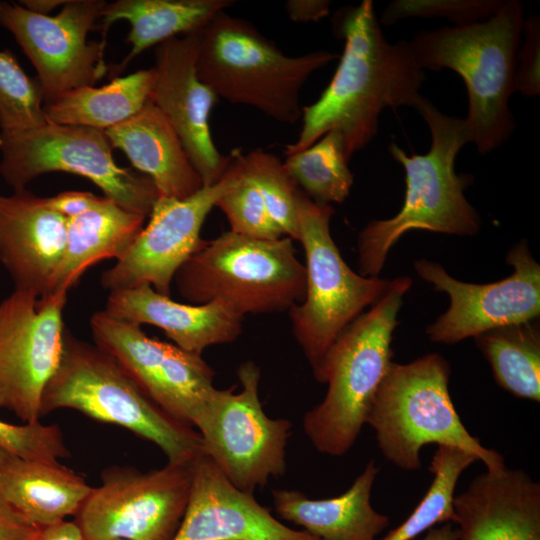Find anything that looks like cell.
<instances>
[{"label": "cell", "mask_w": 540, "mask_h": 540, "mask_svg": "<svg viewBox=\"0 0 540 540\" xmlns=\"http://www.w3.org/2000/svg\"><path fill=\"white\" fill-rule=\"evenodd\" d=\"M336 28L345 41L338 67L320 97L302 108V127L286 156L336 130L350 159L373 140L385 109L414 107L421 96L425 75L409 41H387L371 0L343 10Z\"/></svg>", "instance_id": "6da1fadb"}, {"label": "cell", "mask_w": 540, "mask_h": 540, "mask_svg": "<svg viewBox=\"0 0 540 540\" xmlns=\"http://www.w3.org/2000/svg\"><path fill=\"white\" fill-rule=\"evenodd\" d=\"M413 108L429 127L431 145L425 154L408 155L389 144L391 157L405 170L404 202L392 218L373 220L360 231L358 267L365 277H378L389 250L408 231L472 236L480 230V217L464 194L470 180L455 171L458 152L471 143L465 119L442 113L422 95Z\"/></svg>", "instance_id": "7a4b0ae2"}, {"label": "cell", "mask_w": 540, "mask_h": 540, "mask_svg": "<svg viewBox=\"0 0 540 540\" xmlns=\"http://www.w3.org/2000/svg\"><path fill=\"white\" fill-rule=\"evenodd\" d=\"M524 19L522 2L504 0L487 20L422 30L409 41L423 71L446 68L463 79L468 94L465 121L480 154L498 149L515 130L509 100L515 92Z\"/></svg>", "instance_id": "3957f363"}, {"label": "cell", "mask_w": 540, "mask_h": 540, "mask_svg": "<svg viewBox=\"0 0 540 540\" xmlns=\"http://www.w3.org/2000/svg\"><path fill=\"white\" fill-rule=\"evenodd\" d=\"M412 280L390 281L383 296L358 316L330 348L316 380L327 392L303 419L313 446L331 456L346 454L356 442L375 395L392 364L397 316Z\"/></svg>", "instance_id": "277c9868"}, {"label": "cell", "mask_w": 540, "mask_h": 540, "mask_svg": "<svg viewBox=\"0 0 540 540\" xmlns=\"http://www.w3.org/2000/svg\"><path fill=\"white\" fill-rule=\"evenodd\" d=\"M64 408L128 429L158 446L169 463L204 454L194 427L159 407L110 354L66 328L59 365L43 391L41 416Z\"/></svg>", "instance_id": "5b68a950"}, {"label": "cell", "mask_w": 540, "mask_h": 540, "mask_svg": "<svg viewBox=\"0 0 540 540\" xmlns=\"http://www.w3.org/2000/svg\"><path fill=\"white\" fill-rule=\"evenodd\" d=\"M198 37L197 75L218 98L286 124L301 119L299 94L307 79L338 57L325 50L285 55L249 22L225 11Z\"/></svg>", "instance_id": "8992f818"}, {"label": "cell", "mask_w": 540, "mask_h": 540, "mask_svg": "<svg viewBox=\"0 0 540 540\" xmlns=\"http://www.w3.org/2000/svg\"><path fill=\"white\" fill-rule=\"evenodd\" d=\"M449 377V363L437 353L406 364L392 362L366 417L383 456L403 470H420L422 447L435 443L471 453L487 471L505 468L503 456L484 447L462 423Z\"/></svg>", "instance_id": "52a82bcc"}, {"label": "cell", "mask_w": 540, "mask_h": 540, "mask_svg": "<svg viewBox=\"0 0 540 540\" xmlns=\"http://www.w3.org/2000/svg\"><path fill=\"white\" fill-rule=\"evenodd\" d=\"M189 304L220 302L236 313L290 310L306 291V268L293 240L258 239L227 231L205 241L174 281Z\"/></svg>", "instance_id": "ba28073f"}, {"label": "cell", "mask_w": 540, "mask_h": 540, "mask_svg": "<svg viewBox=\"0 0 540 540\" xmlns=\"http://www.w3.org/2000/svg\"><path fill=\"white\" fill-rule=\"evenodd\" d=\"M331 205L319 204L303 192L298 207V241L306 259V291L293 306V334L316 378L339 335L364 309L376 303L390 281L354 272L342 258L330 231Z\"/></svg>", "instance_id": "9c48e42d"}, {"label": "cell", "mask_w": 540, "mask_h": 540, "mask_svg": "<svg viewBox=\"0 0 540 540\" xmlns=\"http://www.w3.org/2000/svg\"><path fill=\"white\" fill-rule=\"evenodd\" d=\"M103 130L45 123L0 132V175L13 190L24 189L49 172L85 177L127 211L148 217L158 199L152 180L117 165Z\"/></svg>", "instance_id": "30bf717a"}, {"label": "cell", "mask_w": 540, "mask_h": 540, "mask_svg": "<svg viewBox=\"0 0 540 540\" xmlns=\"http://www.w3.org/2000/svg\"><path fill=\"white\" fill-rule=\"evenodd\" d=\"M241 391L216 389L195 416L203 451L239 490L253 494L271 477L286 470L291 423L264 412L259 395V367L252 361L238 367Z\"/></svg>", "instance_id": "8fae6325"}, {"label": "cell", "mask_w": 540, "mask_h": 540, "mask_svg": "<svg viewBox=\"0 0 540 540\" xmlns=\"http://www.w3.org/2000/svg\"><path fill=\"white\" fill-rule=\"evenodd\" d=\"M193 461L149 471L103 470L101 484L75 515L84 540H173L188 503Z\"/></svg>", "instance_id": "7c38bea8"}, {"label": "cell", "mask_w": 540, "mask_h": 540, "mask_svg": "<svg viewBox=\"0 0 540 540\" xmlns=\"http://www.w3.org/2000/svg\"><path fill=\"white\" fill-rule=\"evenodd\" d=\"M103 0H68L55 16L0 1V26L14 36L37 72L43 103L82 86H93L108 71L101 41H87L106 5Z\"/></svg>", "instance_id": "4fadbf2b"}, {"label": "cell", "mask_w": 540, "mask_h": 540, "mask_svg": "<svg viewBox=\"0 0 540 540\" xmlns=\"http://www.w3.org/2000/svg\"><path fill=\"white\" fill-rule=\"evenodd\" d=\"M67 295L14 289L0 302V409L22 423L42 417L43 391L62 355Z\"/></svg>", "instance_id": "5bb4252c"}, {"label": "cell", "mask_w": 540, "mask_h": 540, "mask_svg": "<svg viewBox=\"0 0 540 540\" xmlns=\"http://www.w3.org/2000/svg\"><path fill=\"white\" fill-rule=\"evenodd\" d=\"M506 262L513 267L508 277L474 284L453 278L436 262L415 261L416 273L450 299L446 312L426 329L432 342L455 344L494 328L539 318L540 266L526 242L513 246Z\"/></svg>", "instance_id": "9a60e30c"}, {"label": "cell", "mask_w": 540, "mask_h": 540, "mask_svg": "<svg viewBox=\"0 0 540 540\" xmlns=\"http://www.w3.org/2000/svg\"><path fill=\"white\" fill-rule=\"evenodd\" d=\"M90 329L94 344L115 358L159 407L192 426L215 390L214 371L201 355L151 338L141 326L104 310L91 316Z\"/></svg>", "instance_id": "2e32d148"}, {"label": "cell", "mask_w": 540, "mask_h": 540, "mask_svg": "<svg viewBox=\"0 0 540 540\" xmlns=\"http://www.w3.org/2000/svg\"><path fill=\"white\" fill-rule=\"evenodd\" d=\"M233 178L231 154L223 177L184 198L158 197L126 254L101 274V286L110 291L149 285L170 296L179 268L201 247L200 232L208 214Z\"/></svg>", "instance_id": "e0dca14e"}, {"label": "cell", "mask_w": 540, "mask_h": 540, "mask_svg": "<svg viewBox=\"0 0 540 540\" xmlns=\"http://www.w3.org/2000/svg\"><path fill=\"white\" fill-rule=\"evenodd\" d=\"M198 31L156 46L150 101L178 134L203 186H211L223 177L230 155H222L211 136L209 117L218 96L197 75Z\"/></svg>", "instance_id": "ac0fdd59"}, {"label": "cell", "mask_w": 540, "mask_h": 540, "mask_svg": "<svg viewBox=\"0 0 540 540\" xmlns=\"http://www.w3.org/2000/svg\"><path fill=\"white\" fill-rule=\"evenodd\" d=\"M173 540H320L277 520L206 455L192 463L188 503Z\"/></svg>", "instance_id": "d6986e66"}, {"label": "cell", "mask_w": 540, "mask_h": 540, "mask_svg": "<svg viewBox=\"0 0 540 540\" xmlns=\"http://www.w3.org/2000/svg\"><path fill=\"white\" fill-rule=\"evenodd\" d=\"M67 218L26 188L0 193V263L14 289L48 297L66 244Z\"/></svg>", "instance_id": "ffe728a7"}, {"label": "cell", "mask_w": 540, "mask_h": 540, "mask_svg": "<svg viewBox=\"0 0 540 540\" xmlns=\"http://www.w3.org/2000/svg\"><path fill=\"white\" fill-rule=\"evenodd\" d=\"M453 509L458 540H540V484L524 470H486Z\"/></svg>", "instance_id": "44dd1931"}, {"label": "cell", "mask_w": 540, "mask_h": 540, "mask_svg": "<svg viewBox=\"0 0 540 540\" xmlns=\"http://www.w3.org/2000/svg\"><path fill=\"white\" fill-rule=\"evenodd\" d=\"M104 312L139 326H156L176 346L197 355L209 346L237 339L243 320V316L220 302L179 303L149 285L110 291Z\"/></svg>", "instance_id": "7402d4cb"}, {"label": "cell", "mask_w": 540, "mask_h": 540, "mask_svg": "<svg viewBox=\"0 0 540 540\" xmlns=\"http://www.w3.org/2000/svg\"><path fill=\"white\" fill-rule=\"evenodd\" d=\"M104 132L112 148L121 150L134 168L152 180L159 197L184 199L203 187L178 134L151 101Z\"/></svg>", "instance_id": "603a6c76"}, {"label": "cell", "mask_w": 540, "mask_h": 540, "mask_svg": "<svg viewBox=\"0 0 540 540\" xmlns=\"http://www.w3.org/2000/svg\"><path fill=\"white\" fill-rule=\"evenodd\" d=\"M379 468L369 461L350 488L339 496L310 499L297 490L273 491L278 515L320 540H376L388 526V516L371 505Z\"/></svg>", "instance_id": "cb8c5ba5"}, {"label": "cell", "mask_w": 540, "mask_h": 540, "mask_svg": "<svg viewBox=\"0 0 540 540\" xmlns=\"http://www.w3.org/2000/svg\"><path fill=\"white\" fill-rule=\"evenodd\" d=\"M92 488L60 462L26 459L0 449V496L37 527L75 516Z\"/></svg>", "instance_id": "d4e9b609"}, {"label": "cell", "mask_w": 540, "mask_h": 540, "mask_svg": "<svg viewBox=\"0 0 540 540\" xmlns=\"http://www.w3.org/2000/svg\"><path fill=\"white\" fill-rule=\"evenodd\" d=\"M145 219L105 196L95 208L68 218L66 244L49 296L68 293L96 263L122 258L143 229Z\"/></svg>", "instance_id": "484cf974"}, {"label": "cell", "mask_w": 540, "mask_h": 540, "mask_svg": "<svg viewBox=\"0 0 540 540\" xmlns=\"http://www.w3.org/2000/svg\"><path fill=\"white\" fill-rule=\"evenodd\" d=\"M233 3L231 0H117L106 3L101 16L103 46L106 47V35L114 22L125 20L130 24L126 41L131 49L111 68L110 76L112 79L119 77L147 48L200 30Z\"/></svg>", "instance_id": "4316f807"}, {"label": "cell", "mask_w": 540, "mask_h": 540, "mask_svg": "<svg viewBox=\"0 0 540 540\" xmlns=\"http://www.w3.org/2000/svg\"><path fill=\"white\" fill-rule=\"evenodd\" d=\"M154 68L115 77L102 87L82 86L44 105L48 123L110 129L139 113L150 101Z\"/></svg>", "instance_id": "83f0119b"}, {"label": "cell", "mask_w": 540, "mask_h": 540, "mask_svg": "<svg viewBox=\"0 0 540 540\" xmlns=\"http://www.w3.org/2000/svg\"><path fill=\"white\" fill-rule=\"evenodd\" d=\"M474 339L502 389L517 398L540 401L538 319L494 328Z\"/></svg>", "instance_id": "f1b7e54d"}, {"label": "cell", "mask_w": 540, "mask_h": 540, "mask_svg": "<svg viewBox=\"0 0 540 540\" xmlns=\"http://www.w3.org/2000/svg\"><path fill=\"white\" fill-rule=\"evenodd\" d=\"M343 136L332 130L308 148L287 156L283 163L300 190L319 204L343 203L354 177L349 169Z\"/></svg>", "instance_id": "f546056e"}, {"label": "cell", "mask_w": 540, "mask_h": 540, "mask_svg": "<svg viewBox=\"0 0 540 540\" xmlns=\"http://www.w3.org/2000/svg\"><path fill=\"white\" fill-rule=\"evenodd\" d=\"M478 459L457 447L438 445L430 471L433 481L408 518L380 540H413L440 523H454L453 501L460 475Z\"/></svg>", "instance_id": "4dcf8cb0"}, {"label": "cell", "mask_w": 540, "mask_h": 540, "mask_svg": "<svg viewBox=\"0 0 540 540\" xmlns=\"http://www.w3.org/2000/svg\"><path fill=\"white\" fill-rule=\"evenodd\" d=\"M242 165L259 189L268 214L283 237L298 240V207L302 191L274 154L255 149L242 154Z\"/></svg>", "instance_id": "1f68e13d"}, {"label": "cell", "mask_w": 540, "mask_h": 540, "mask_svg": "<svg viewBox=\"0 0 540 540\" xmlns=\"http://www.w3.org/2000/svg\"><path fill=\"white\" fill-rule=\"evenodd\" d=\"M47 123L37 78L28 76L13 53L0 50V132H16Z\"/></svg>", "instance_id": "d6a6232c"}, {"label": "cell", "mask_w": 540, "mask_h": 540, "mask_svg": "<svg viewBox=\"0 0 540 540\" xmlns=\"http://www.w3.org/2000/svg\"><path fill=\"white\" fill-rule=\"evenodd\" d=\"M233 178L215 207L226 216L230 231L258 239L274 240L282 234L272 222L259 189L245 172L242 152H231Z\"/></svg>", "instance_id": "836d02e7"}, {"label": "cell", "mask_w": 540, "mask_h": 540, "mask_svg": "<svg viewBox=\"0 0 540 540\" xmlns=\"http://www.w3.org/2000/svg\"><path fill=\"white\" fill-rule=\"evenodd\" d=\"M504 0H394L383 10L379 23L392 25L411 17L446 18L457 25L481 22L493 16Z\"/></svg>", "instance_id": "e575fe53"}, {"label": "cell", "mask_w": 540, "mask_h": 540, "mask_svg": "<svg viewBox=\"0 0 540 540\" xmlns=\"http://www.w3.org/2000/svg\"><path fill=\"white\" fill-rule=\"evenodd\" d=\"M0 449L17 456L59 462L70 456L64 435L57 424H12L0 420Z\"/></svg>", "instance_id": "d590c367"}, {"label": "cell", "mask_w": 540, "mask_h": 540, "mask_svg": "<svg viewBox=\"0 0 540 540\" xmlns=\"http://www.w3.org/2000/svg\"><path fill=\"white\" fill-rule=\"evenodd\" d=\"M514 90L525 97L540 93V18L534 14L524 19L516 55Z\"/></svg>", "instance_id": "8d00e7d4"}, {"label": "cell", "mask_w": 540, "mask_h": 540, "mask_svg": "<svg viewBox=\"0 0 540 540\" xmlns=\"http://www.w3.org/2000/svg\"><path fill=\"white\" fill-rule=\"evenodd\" d=\"M102 199L90 192L65 191L46 197V202L52 210L68 219L95 208Z\"/></svg>", "instance_id": "74e56055"}, {"label": "cell", "mask_w": 540, "mask_h": 540, "mask_svg": "<svg viewBox=\"0 0 540 540\" xmlns=\"http://www.w3.org/2000/svg\"><path fill=\"white\" fill-rule=\"evenodd\" d=\"M40 528L31 524L0 496V540H33Z\"/></svg>", "instance_id": "f35d334b"}, {"label": "cell", "mask_w": 540, "mask_h": 540, "mask_svg": "<svg viewBox=\"0 0 540 540\" xmlns=\"http://www.w3.org/2000/svg\"><path fill=\"white\" fill-rule=\"evenodd\" d=\"M327 0H289L285 3L288 16L294 22H317L330 12Z\"/></svg>", "instance_id": "ab89813d"}, {"label": "cell", "mask_w": 540, "mask_h": 540, "mask_svg": "<svg viewBox=\"0 0 540 540\" xmlns=\"http://www.w3.org/2000/svg\"><path fill=\"white\" fill-rule=\"evenodd\" d=\"M33 540H84V537L75 521L64 520L41 527Z\"/></svg>", "instance_id": "60d3db41"}, {"label": "cell", "mask_w": 540, "mask_h": 540, "mask_svg": "<svg viewBox=\"0 0 540 540\" xmlns=\"http://www.w3.org/2000/svg\"><path fill=\"white\" fill-rule=\"evenodd\" d=\"M67 1L68 0H21L18 3L31 12L49 15L55 8L64 6Z\"/></svg>", "instance_id": "b9f144b4"}, {"label": "cell", "mask_w": 540, "mask_h": 540, "mask_svg": "<svg viewBox=\"0 0 540 540\" xmlns=\"http://www.w3.org/2000/svg\"><path fill=\"white\" fill-rule=\"evenodd\" d=\"M421 540H458V530L454 523L448 522L428 530Z\"/></svg>", "instance_id": "7bdbcfd3"}, {"label": "cell", "mask_w": 540, "mask_h": 540, "mask_svg": "<svg viewBox=\"0 0 540 540\" xmlns=\"http://www.w3.org/2000/svg\"><path fill=\"white\" fill-rule=\"evenodd\" d=\"M109 540H127V539H109Z\"/></svg>", "instance_id": "ee69618b"}]
</instances>
